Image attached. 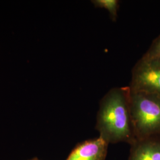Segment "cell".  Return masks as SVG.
<instances>
[{
  "label": "cell",
  "mask_w": 160,
  "mask_h": 160,
  "mask_svg": "<svg viewBox=\"0 0 160 160\" xmlns=\"http://www.w3.org/2000/svg\"><path fill=\"white\" fill-rule=\"evenodd\" d=\"M130 88H112L100 102L96 129L99 137L109 143L126 142L136 139L130 108Z\"/></svg>",
  "instance_id": "1"
},
{
  "label": "cell",
  "mask_w": 160,
  "mask_h": 160,
  "mask_svg": "<svg viewBox=\"0 0 160 160\" xmlns=\"http://www.w3.org/2000/svg\"><path fill=\"white\" fill-rule=\"evenodd\" d=\"M130 108L136 139L160 135V96L131 91Z\"/></svg>",
  "instance_id": "2"
},
{
  "label": "cell",
  "mask_w": 160,
  "mask_h": 160,
  "mask_svg": "<svg viewBox=\"0 0 160 160\" xmlns=\"http://www.w3.org/2000/svg\"><path fill=\"white\" fill-rule=\"evenodd\" d=\"M131 92H143L160 97V58L143 55L132 72Z\"/></svg>",
  "instance_id": "3"
},
{
  "label": "cell",
  "mask_w": 160,
  "mask_h": 160,
  "mask_svg": "<svg viewBox=\"0 0 160 160\" xmlns=\"http://www.w3.org/2000/svg\"><path fill=\"white\" fill-rule=\"evenodd\" d=\"M109 143L100 137L77 144L66 160H106Z\"/></svg>",
  "instance_id": "4"
},
{
  "label": "cell",
  "mask_w": 160,
  "mask_h": 160,
  "mask_svg": "<svg viewBox=\"0 0 160 160\" xmlns=\"http://www.w3.org/2000/svg\"><path fill=\"white\" fill-rule=\"evenodd\" d=\"M130 145L128 160H160V135L136 139Z\"/></svg>",
  "instance_id": "5"
},
{
  "label": "cell",
  "mask_w": 160,
  "mask_h": 160,
  "mask_svg": "<svg viewBox=\"0 0 160 160\" xmlns=\"http://www.w3.org/2000/svg\"><path fill=\"white\" fill-rule=\"evenodd\" d=\"M92 3L96 8H104L109 12L112 21L115 22L118 18L119 8V1L118 0H92Z\"/></svg>",
  "instance_id": "6"
},
{
  "label": "cell",
  "mask_w": 160,
  "mask_h": 160,
  "mask_svg": "<svg viewBox=\"0 0 160 160\" xmlns=\"http://www.w3.org/2000/svg\"><path fill=\"white\" fill-rule=\"evenodd\" d=\"M143 55L148 57L160 58V35L153 41L148 50Z\"/></svg>",
  "instance_id": "7"
},
{
  "label": "cell",
  "mask_w": 160,
  "mask_h": 160,
  "mask_svg": "<svg viewBox=\"0 0 160 160\" xmlns=\"http://www.w3.org/2000/svg\"><path fill=\"white\" fill-rule=\"evenodd\" d=\"M39 160L38 158H33V159H31V160Z\"/></svg>",
  "instance_id": "8"
}]
</instances>
